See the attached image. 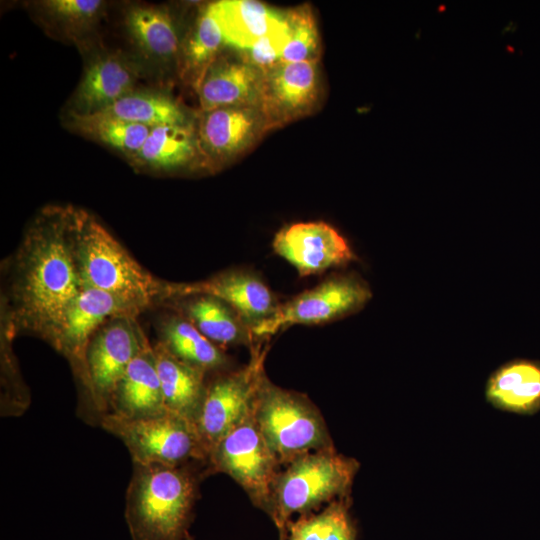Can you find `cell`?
<instances>
[{"label":"cell","mask_w":540,"mask_h":540,"mask_svg":"<svg viewBox=\"0 0 540 540\" xmlns=\"http://www.w3.org/2000/svg\"><path fill=\"white\" fill-rule=\"evenodd\" d=\"M167 413L156 368L153 345L146 346L116 383L107 414L127 420Z\"/></svg>","instance_id":"obj_16"},{"label":"cell","mask_w":540,"mask_h":540,"mask_svg":"<svg viewBox=\"0 0 540 540\" xmlns=\"http://www.w3.org/2000/svg\"><path fill=\"white\" fill-rule=\"evenodd\" d=\"M158 341L175 357L203 370L216 374L232 369L231 360L180 313L163 316L158 322Z\"/></svg>","instance_id":"obj_22"},{"label":"cell","mask_w":540,"mask_h":540,"mask_svg":"<svg viewBox=\"0 0 540 540\" xmlns=\"http://www.w3.org/2000/svg\"><path fill=\"white\" fill-rule=\"evenodd\" d=\"M207 462L181 466L133 464L125 496L132 540H194L190 528Z\"/></svg>","instance_id":"obj_2"},{"label":"cell","mask_w":540,"mask_h":540,"mask_svg":"<svg viewBox=\"0 0 540 540\" xmlns=\"http://www.w3.org/2000/svg\"><path fill=\"white\" fill-rule=\"evenodd\" d=\"M36 6L48 22L69 37L91 30L104 13L101 0H44Z\"/></svg>","instance_id":"obj_30"},{"label":"cell","mask_w":540,"mask_h":540,"mask_svg":"<svg viewBox=\"0 0 540 540\" xmlns=\"http://www.w3.org/2000/svg\"><path fill=\"white\" fill-rule=\"evenodd\" d=\"M138 78L135 66L120 53H106L86 67L76 89L70 111L99 112L134 91Z\"/></svg>","instance_id":"obj_17"},{"label":"cell","mask_w":540,"mask_h":540,"mask_svg":"<svg viewBox=\"0 0 540 540\" xmlns=\"http://www.w3.org/2000/svg\"><path fill=\"white\" fill-rule=\"evenodd\" d=\"M204 168L213 170L250 148L269 130L258 106L202 111L196 126Z\"/></svg>","instance_id":"obj_13"},{"label":"cell","mask_w":540,"mask_h":540,"mask_svg":"<svg viewBox=\"0 0 540 540\" xmlns=\"http://www.w3.org/2000/svg\"><path fill=\"white\" fill-rule=\"evenodd\" d=\"M124 23L130 38L147 58L164 64L177 62L182 41L166 8L132 6L126 11Z\"/></svg>","instance_id":"obj_24"},{"label":"cell","mask_w":540,"mask_h":540,"mask_svg":"<svg viewBox=\"0 0 540 540\" xmlns=\"http://www.w3.org/2000/svg\"><path fill=\"white\" fill-rule=\"evenodd\" d=\"M152 345L166 411L195 425L208 374L175 357L159 341Z\"/></svg>","instance_id":"obj_21"},{"label":"cell","mask_w":540,"mask_h":540,"mask_svg":"<svg viewBox=\"0 0 540 540\" xmlns=\"http://www.w3.org/2000/svg\"><path fill=\"white\" fill-rule=\"evenodd\" d=\"M143 307L96 289H82L46 338L69 362L82 392L86 385L85 353L95 332L120 315L139 316Z\"/></svg>","instance_id":"obj_11"},{"label":"cell","mask_w":540,"mask_h":540,"mask_svg":"<svg viewBox=\"0 0 540 540\" xmlns=\"http://www.w3.org/2000/svg\"><path fill=\"white\" fill-rule=\"evenodd\" d=\"M252 415L282 467L306 453L335 448L326 422L310 398L274 384L266 373Z\"/></svg>","instance_id":"obj_5"},{"label":"cell","mask_w":540,"mask_h":540,"mask_svg":"<svg viewBox=\"0 0 540 540\" xmlns=\"http://www.w3.org/2000/svg\"><path fill=\"white\" fill-rule=\"evenodd\" d=\"M265 342L250 349L249 362L208 379L203 404L195 421L200 441L209 456L213 447L253 410L257 389L266 373ZM208 460V459H207Z\"/></svg>","instance_id":"obj_9"},{"label":"cell","mask_w":540,"mask_h":540,"mask_svg":"<svg viewBox=\"0 0 540 540\" xmlns=\"http://www.w3.org/2000/svg\"><path fill=\"white\" fill-rule=\"evenodd\" d=\"M150 344L137 316L120 315L104 323L85 353V409L99 423L108 413L112 391L133 359Z\"/></svg>","instance_id":"obj_6"},{"label":"cell","mask_w":540,"mask_h":540,"mask_svg":"<svg viewBox=\"0 0 540 540\" xmlns=\"http://www.w3.org/2000/svg\"><path fill=\"white\" fill-rule=\"evenodd\" d=\"M485 395L495 408L517 414L540 409V365L515 360L499 367L489 377Z\"/></svg>","instance_id":"obj_23"},{"label":"cell","mask_w":540,"mask_h":540,"mask_svg":"<svg viewBox=\"0 0 540 540\" xmlns=\"http://www.w3.org/2000/svg\"><path fill=\"white\" fill-rule=\"evenodd\" d=\"M150 128L193 122L171 96L155 91H132L99 111Z\"/></svg>","instance_id":"obj_28"},{"label":"cell","mask_w":540,"mask_h":540,"mask_svg":"<svg viewBox=\"0 0 540 540\" xmlns=\"http://www.w3.org/2000/svg\"><path fill=\"white\" fill-rule=\"evenodd\" d=\"M207 467L210 475L230 476L255 507L269 514L273 487L283 467L266 443L252 412L213 447Z\"/></svg>","instance_id":"obj_8"},{"label":"cell","mask_w":540,"mask_h":540,"mask_svg":"<svg viewBox=\"0 0 540 540\" xmlns=\"http://www.w3.org/2000/svg\"><path fill=\"white\" fill-rule=\"evenodd\" d=\"M351 496L328 503L322 511L300 515L287 527L285 540H356Z\"/></svg>","instance_id":"obj_29"},{"label":"cell","mask_w":540,"mask_h":540,"mask_svg":"<svg viewBox=\"0 0 540 540\" xmlns=\"http://www.w3.org/2000/svg\"><path fill=\"white\" fill-rule=\"evenodd\" d=\"M129 162L139 170L155 173L204 168L196 126L191 122L151 128L142 148Z\"/></svg>","instance_id":"obj_18"},{"label":"cell","mask_w":540,"mask_h":540,"mask_svg":"<svg viewBox=\"0 0 540 540\" xmlns=\"http://www.w3.org/2000/svg\"><path fill=\"white\" fill-rule=\"evenodd\" d=\"M371 298L370 286L357 274L330 276L280 303L268 319L252 329L255 345L293 325H319L355 314Z\"/></svg>","instance_id":"obj_10"},{"label":"cell","mask_w":540,"mask_h":540,"mask_svg":"<svg viewBox=\"0 0 540 540\" xmlns=\"http://www.w3.org/2000/svg\"><path fill=\"white\" fill-rule=\"evenodd\" d=\"M72 238L83 289H96L145 310L177 299V283L161 280L140 265L88 211L72 206Z\"/></svg>","instance_id":"obj_3"},{"label":"cell","mask_w":540,"mask_h":540,"mask_svg":"<svg viewBox=\"0 0 540 540\" xmlns=\"http://www.w3.org/2000/svg\"><path fill=\"white\" fill-rule=\"evenodd\" d=\"M170 304L223 350L239 345L251 349L255 345L251 327L229 304L215 296L196 294Z\"/></svg>","instance_id":"obj_20"},{"label":"cell","mask_w":540,"mask_h":540,"mask_svg":"<svg viewBox=\"0 0 540 540\" xmlns=\"http://www.w3.org/2000/svg\"><path fill=\"white\" fill-rule=\"evenodd\" d=\"M289 41V29L285 19L277 23L268 33L250 48L239 52L241 58L262 75L282 62V55Z\"/></svg>","instance_id":"obj_32"},{"label":"cell","mask_w":540,"mask_h":540,"mask_svg":"<svg viewBox=\"0 0 540 540\" xmlns=\"http://www.w3.org/2000/svg\"><path fill=\"white\" fill-rule=\"evenodd\" d=\"M68 126L123 154L129 161L142 148L151 128L104 112L68 113Z\"/></svg>","instance_id":"obj_27"},{"label":"cell","mask_w":540,"mask_h":540,"mask_svg":"<svg viewBox=\"0 0 540 540\" xmlns=\"http://www.w3.org/2000/svg\"><path fill=\"white\" fill-rule=\"evenodd\" d=\"M277 255L301 277L344 266L356 259L347 240L325 222H300L280 230L272 243Z\"/></svg>","instance_id":"obj_14"},{"label":"cell","mask_w":540,"mask_h":540,"mask_svg":"<svg viewBox=\"0 0 540 540\" xmlns=\"http://www.w3.org/2000/svg\"><path fill=\"white\" fill-rule=\"evenodd\" d=\"M360 463L336 449L312 451L285 465L275 481L268 516L285 540L295 514L314 512L324 503L349 497Z\"/></svg>","instance_id":"obj_4"},{"label":"cell","mask_w":540,"mask_h":540,"mask_svg":"<svg viewBox=\"0 0 540 540\" xmlns=\"http://www.w3.org/2000/svg\"><path fill=\"white\" fill-rule=\"evenodd\" d=\"M263 75L242 58L219 56L198 90L202 111L230 106H258Z\"/></svg>","instance_id":"obj_19"},{"label":"cell","mask_w":540,"mask_h":540,"mask_svg":"<svg viewBox=\"0 0 540 540\" xmlns=\"http://www.w3.org/2000/svg\"><path fill=\"white\" fill-rule=\"evenodd\" d=\"M196 294L223 300L251 329L268 319L280 304L268 285L254 272L245 269L227 270L194 283H178V299Z\"/></svg>","instance_id":"obj_15"},{"label":"cell","mask_w":540,"mask_h":540,"mask_svg":"<svg viewBox=\"0 0 540 540\" xmlns=\"http://www.w3.org/2000/svg\"><path fill=\"white\" fill-rule=\"evenodd\" d=\"M285 19L289 41L283 51L282 62L318 61L320 41L311 7L305 4L286 11Z\"/></svg>","instance_id":"obj_31"},{"label":"cell","mask_w":540,"mask_h":540,"mask_svg":"<svg viewBox=\"0 0 540 540\" xmlns=\"http://www.w3.org/2000/svg\"><path fill=\"white\" fill-rule=\"evenodd\" d=\"M226 45L211 3L199 12L193 26L181 43L177 66L183 82L196 92L209 67Z\"/></svg>","instance_id":"obj_26"},{"label":"cell","mask_w":540,"mask_h":540,"mask_svg":"<svg viewBox=\"0 0 540 540\" xmlns=\"http://www.w3.org/2000/svg\"><path fill=\"white\" fill-rule=\"evenodd\" d=\"M71 214L70 205L42 208L9 260L4 333L11 338L26 333L45 341L83 289Z\"/></svg>","instance_id":"obj_1"},{"label":"cell","mask_w":540,"mask_h":540,"mask_svg":"<svg viewBox=\"0 0 540 540\" xmlns=\"http://www.w3.org/2000/svg\"><path fill=\"white\" fill-rule=\"evenodd\" d=\"M225 44L244 51L283 20L284 12L254 0H221L211 3Z\"/></svg>","instance_id":"obj_25"},{"label":"cell","mask_w":540,"mask_h":540,"mask_svg":"<svg viewBox=\"0 0 540 540\" xmlns=\"http://www.w3.org/2000/svg\"><path fill=\"white\" fill-rule=\"evenodd\" d=\"M320 93L318 61L282 62L263 75L258 107L270 130L309 115Z\"/></svg>","instance_id":"obj_12"},{"label":"cell","mask_w":540,"mask_h":540,"mask_svg":"<svg viewBox=\"0 0 540 540\" xmlns=\"http://www.w3.org/2000/svg\"><path fill=\"white\" fill-rule=\"evenodd\" d=\"M99 425L124 443L133 464L181 466L208 459L195 425L169 412L138 420L106 414Z\"/></svg>","instance_id":"obj_7"}]
</instances>
